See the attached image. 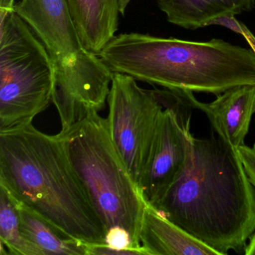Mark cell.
I'll return each mask as SVG.
<instances>
[{
    "instance_id": "6",
    "label": "cell",
    "mask_w": 255,
    "mask_h": 255,
    "mask_svg": "<svg viewBox=\"0 0 255 255\" xmlns=\"http://www.w3.org/2000/svg\"><path fill=\"white\" fill-rule=\"evenodd\" d=\"M53 59L14 9H0V132L32 123L53 103Z\"/></svg>"
},
{
    "instance_id": "7",
    "label": "cell",
    "mask_w": 255,
    "mask_h": 255,
    "mask_svg": "<svg viewBox=\"0 0 255 255\" xmlns=\"http://www.w3.org/2000/svg\"><path fill=\"white\" fill-rule=\"evenodd\" d=\"M136 81L113 73L107 119L113 143L141 189L164 107L154 89H142Z\"/></svg>"
},
{
    "instance_id": "14",
    "label": "cell",
    "mask_w": 255,
    "mask_h": 255,
    "mask_svg": "<svg viewBox=\"0 0 255 255\" xmlns=\"http://www.w3.org/2000/svg\"><path fill=\"white\" fill-rule=\"evenodd\" d=\"M0 242L1 255L4 250L8 255H45L29 241L22 232L18 212L8 194L0 187Z\"/></svg>"
},
{
    "instance_id": "16",
    "label": "cell",
    "mask_w": 255,
    "mask_h": 255,
    "mask_svg": "<svg viewBox=\"0 0 255 255\" xmlns=\"http://www.w3.org/2000/svg\"><path fill=\"white\" fill-rule=\"evenodd\" d=\"M240 34L244 36V38H246V41L250 45L251 48L255 52V37L251 33L250 31L243 23L240 25Z\"/></svg>"
},
{
    "instance_id": "11",
    "label": "cell",
    "mask_w": 255,
    "mask_h": 255,
    "mask_svg": "<svg viewBox=\"0 0 255 255\" xmlns=\"http://www.w3.org/2000/svg\"><path fill=\"white\" fill-rule=\"evenodd\" d=\"M86 48L98 54L119 28V0H66Z\"/></svg>"
},
{
    "instance_id": "4",
    "label": "cell",
    "mask_w": 255,
    "mask_h": 255,
    "mask_svg": "<svg viewBox=\"0 0 255 255\" xmlns=\"http://www.w3.org/2000/svg\"><path fill=\"white\" fill-rule=\"evenodd\" d=\"M14 9L53 59L56 78L53 103L62 129L104 110L113 73L83 44L66 0H20Z\"/></svg>"
},
{
    "instance_id": "17",
    "label": "cell",
    "mask_w": 255,
    "mask_h": 255,
    "mask_svg": "<svg viewBox=\"0 0 255 255\" xmlns=\"http://www.w3.org/2000/svg\"><path fill=\"white\" fill-rule=\"evenodd\" d=\"M249 239H250V241L245 248V255H255V231Z\"/></svg>"
},
{
    "instance_id": "1",
    "label": "cell",
    "mask_w": 255,
    "mask_h": 255,
    "mask_svg": "<svg viewBox=\"0 0 255 255\" xmlns=\"http://www.w3.org/2000/svg\"><path fill=\"white\" fill-rule=\"evenodd\" d=\"M152 206L219 255L255 231V187L237 148L219 136L194 138L186 171Z\"/></svg>"
},
{
    "instance_id": "12",
    "label": "cell",
    "mask_w": 255,
    "mask_h": 255,
    "mask_svg": "<svg viewBox=\"0 0 255 255\" xmlns=\"http://www.w3.org/2000/svg\"><path fill=\"white\" fill-rule=\"evenodd\" d=\"M169 23L195 30L223 17L252 11L255 0H157Z\"/></svg>"
},
{
    "instance_id": "13",
    "label": "cell",
    "mask_w": 255,
    "mask_h": 255,
    "mask_svg": "<svg viewBox=\"0 0 255 255\" xmlns=\"http://www.w3.org/2000/svg\"><path fill=\"white\" fill-rule=\"evenodd\" d=\"M14 204L18 212L22 232L44 255H86L84 243L65 237L45 219L25 206Z\"/></svg>"
},
{
    "instance_id": "2",
    "label": "cell",
    "mask_w": 255,
    "mask_h": 255,
    "mask_svg": "<svg viewBox=\"0 0 255 255\" xmlns=\"http://www.w3.org/2000/svg\"><path fill=\"white\" fill-rule=\"evenodd\" d=\"M0 187L68 238L105 243L104 225L59 135L32 123L0 132Z\"/></svg>"
},
{
    "instance_id": "10",
    "label": "cell",
    "mask_w": 255,
    "mask_h": 255,
    "mask_svg": "<svg viewBox=\"0 0 255 255\" xmlns=\"http://www.w3.org/2000/svg\"><path fill=\"white\" fill-rule=\"evenodd\" d=\"M147 255H219L147 204L140 233Z\"/></svg>"
},
{
    "instance_id": "18",
    "label": "cell",
    "mask_w": 255,
    "mask_h": 255,
    "mask_svg": "<svg viewBox=\"0 0 255 255\" xmlns=\"http://www.w3.org/2000/svg\"><path fill=\"white\" fill-rule=\"evenodd\" d=\"M131 1L132 0H119L121 14H125V10H126L127 7H128V5H129Z\"/></svg>"
},
{
    "instance_id": "5",
    "label": "cell",
    "mask_w": 255,
    "mask_h": 255,
    "mask_svg": "<svg viewBox=\"0 0 255 255\" xmlns=\"http://www.w3.org/2000/svg\"><path fill=\"white\" fill-rule=\"evenodd\" d=\"M57 135L106 234L113 228H123L134 246L145 252L140 233L148 203L113 143L107 119L92 113Z\"/></svg>"
},
{
    "instance_id": "9",
    "label": "cell",
    "mask_w": 255,
    "mask_h": 255,
    "mask_svg": "<svg viewBox=\"0 0 255 255\" xmlns=\"http://www.w3.org/2000/svg\"><path fill=\"white\" fill-rule=\"evenodd\" d=\"M192 109L201 110L214 130L225 142L238 148L244 144L251 121L255 113V86L245 85L226 91L213 102L198 101L193 92L174 90Z\"/></svg>"
},
{
    "instance_id": "8",
    "label": "cell",
    "mask_w": 255,
    "mask_h": 255,
    "mask_svg": "<svg viewBox=\"0 0 255 255\" xmlns=\"http://www.w3.org/2000/svg\"><path fill=\"white\" fill-rule=\"evenodd\" d=\"M164 107L141 190L153 204L182 175L193 156L192 108L176 91L154 89Z\"/></svg>"
},
{
    "instance_id": "3",
    "label": "cell",
    "mask_w": 255,
    "mask_h": 255,
    "mask_svg": "<svg viewBox=\"0 0 255 255\" xmlns=\"http://www.w3.org/2000/svg\"><path fill=\"white\" fill-rule=\"evenodd\" d=\"M98 56L113 73L171 90L217 96L237 86H255V52L217 38L200 42L123 33Z\"/></svg>"
},
{
    "instance_id": "15",
    "label": "cell",
    "mask_w": 255,
    "mask_h": 255,
    "mask_svg": "<svg viewBox=\"0 0 255 255\" xmlns=\"http://www.w3.org/2000/svg\"><path fill=\"white\" fill-rule=\"evenodd\" d=\"M237 150L248 177L255 188V144L252 147L243 144Z\"/></svg>"
}]
</instances>
